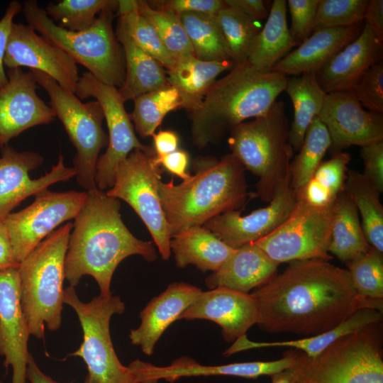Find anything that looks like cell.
Masks as SVG:
<instances>
[{
  "mask_svg": "<svg viewBox=\"0 0 383 383\" xmlns=\"http://www.w3.org/2000/svg\"><path fill=\"white\" fill-rule=\"evenodd\" d=\"M26 378L30 383H60L45 374L39 368L31 355L28 363ZM66 383H74V382L72 381Z\"/></svg>",
  "mask_w": 383,
  "mask_h": 383,
  "instance_id": "obj_55",
  "label": "cell"
},
{
  "mask_svg": "<svg viewBox=\"0 0 383 383\" xmlns=\"http://www.w3.org/2000/svg\"><path fill=\"white\" fill-rule=\"evenodd\" d=\"M234 65L231 60L204 61L195 56L183 58L175 61L167 71L168 83L178 91L182 108L192 113L200 106L217 77Z\"/></svg>",
  "mask_w": 383,
  "mask_h": 383,
  "instance_id": "obj_30",
  "label": "cell"
},
{
  "mask_svg": "<svg viewBox=\"0 0 383 383\" xmlns=\"http://www.w3.org/2000/svg\"><path fill=\"white\" fill-rule=\"evenodd\" d=\"M296 201L295 192L287 186L264 208L243 216L240 211H229L211 218L203 226L231 248L238 249L274 231L289 216Z\"/></svg>",
  "mask_w": 383,
  "mask_h": 383,
  "instance_id": "obj_20",
  "label": "cell"
},
{
  "mask_svg": "<svg viewBox=\"0 0 383 383\" xmlns=\"http://www.w3.org/2000/svg\"><path fill=\"white\" fill-rule=\"evenodd\" d=\"M368 0H319L313 31L362 23Z\"/></svg>",
  "mask_w": 383,
  "mask_h": 383,
  "instance_id": "obj_44",
  "label": "cell"
},
{
  "mask_svg": "<svg viewBox=\"0 0 383 383\" xmlns=\"http://www.w3.org/2000/svg\"><path fill=\"white\" fill-rule=\"evenodd\" d=\"M179 319L213 321L221 326L224 340L231 343L246 335L247 331L257 323L258 313L250 294L218 287L202 292Z\"/></svg>",
  "mask_w": 383,
  "mask_h": 383,
  "instance_id": "obj_22",
  "label": "cell"
},
{
  "mask_svg": "<svg viewBox=\"0 0 383 383\" xmlns=\"http://www.w3.org/2000/svg\"><path fill=\"white\" fill-rule=\"evenodd\" d=\"M73 224L67 222L45 238L20 263L21 302L30 335L44 338L45 326L57 331L64 304L65 260Z\"/></svg>",
  "mask_w": 383,
  "mask_h": 383,
  "instance_id": "obj_6",
  "label": "cell"
},
{
  "mask_svg": "<svg viewBox=\"0 0 383 383\" xmlns=\"http://www.w3.org/2000/svg\"><path fill=\"white\" fill-rule=\"evenodd\" d=\"M43 162V157L35 152H19L8 144L1 147L0 221H4L26 198L76 175L74 167H67L64 157L60 155L57 164L49 172L39 178L31 179L30 172Z\"/></svg>",
  "mask_w": 383,
  "mask_h": 383,
  "instance_id": "obj_15",
  "label": "cell"
},
{
  "mask_svg": "<svg viewBox=\"0 0 383 383\" xmlns=\"http://www.w3.org/2000/svg\"><path fill=\"white\" fill-rule=\"evenodd\" d=\"M287 1L274 0L267 21L253 42L248 61L257 70L269 72L299 45L287 21Z\"/></svg>",
  "mask_w": 383,
  "mask_h": 383,
  "instance_id": "obj_31",
  "label": "cell"
},
{
  "mask_svg": "<svg viewBox=\"0 0 383 383\" xmlns=\"http://www.w3.org/2000/svg\"><path fill=\"white\" fill-rule=\"evenodd\" d=\"M176 265H195L202 272L218 270L234 253L233 249L209 230L193 226L174 234L170 240Z\"/></svg>",
  "mask_w": 383,
  "mask_h": 383,
  "instance_id": "obj_27",
  "label": "cell"
},
{
  "mask_svg": "<svg viewBox=\"0 0 383 383\" xmlns=\"http://www.w3.org/2000/svg\"><path fill=\"white\" fill-rule=\"evenodd\" d=\"M121 203L98 188L87 192L84 203L74 218L65 260V279L77 286L84 275L96 282L101 296H109L113 274L121 261L138 255L157 259L153 243L133 235L120 214Z\"/></svg>",
  "mask_w": 383,
  "mask_h": 383,
  "instance_id": "obj_2",
  "label": "cell"
},
{
  "mask_svg": "<svg viewBox=\"0 0 383 383\" xmlns=\"http://www.w3.org/2000/svg\"><path fill=\"white\" fill-rule=\"evenodd\" d=\"M150 2L148 4L153 8L169 11L177 15L183 13L216 15L226 6L222 0H164Z\"/></svg>",
  "mask_w": 383,
  "mask_h": 383,
  "instance_id": "obj_47",
  "label": "cell"
},
{
  "mask_svg": "<svg viewBox=\"0 0 383 383\" xmlns=\"http://www.w3.org/2000/svg\"><path fill=\"white\" fill-rule=\"evenodd\" d=\"M224 3L227 7L255 21L264 19L268 16L267 7L262 0H224Z\"/></svg>",
  "mask_w": 383,
  "mask_h": 383,
  "instance_id": "obj_51",
  "label": "cell"
},
{
  "mask_svg": "<svg viewBox=\"0 0 383 383\" xmlns=\"http://www.w3.org/2000/svg\"><path fill=\"white\" fill-rule=\"evenodd\" d=\"M194 174L175 184L160 181L158 193L172 236L193 226H201L223 213L238 210L247 199L245 168L231 154L220 160L198 157Z\"/></svg>",
  "mask_w": 383,
  "mask_h": 383,
  "instance_id": "obj_3",
  "label": "cell"
},
{
  "mask_svg": "<svg viewBox=\"0 0 383 383\" xmlns=\"http://www.w3.org/2000/svg\"><path fill=\"white\" fill-rule=\"evenodd\" d=\"M133 101L134 107L129 116L135 131L143 138L152 136L169 112L182 108L178 91L170 84L142 94Z\"/></svg>",
  "mask_w": 383,
  "mask_h": 383,
  "instance_id": "obj_39",
  "label": "cell"
},
{
  "mask_svg": "<svg viewBox=\"0 0 383 383\" xmlns=\"http://www.w3.org/2000/svg\"><path fill=\"white\" fill-rule=\"evenodd\" d=\"M21 11V4L16 0L12 1L9 3L4 15L0 20V88L8 81L4 62L6 49L11 29L13 23V18Z\"/></svg>",
  "mask_w": 383,
  "mask_h": 383,
  "instance_id": "obj_49",
  "label": "cell"
},
{
  "mask_svg": "<svg viewBox=\"0 0 383 383\" xmlns=\"http://www.w3.org/2000/svg\"><path fill=\"white\" fill-rule=\"evenodd\" d=\"M118 8L114 0H62L50 2L45 11L60 27L72 32L89 29L104 11Z\"/></svg>",
  "mask_w": 383,
  "mask_h": 383,
  "instance_id": "obj_41",
  "label": "cell"
},
{
  "mask_svg": "<svg viewBox=\"0 0 383 383\" xmlns=\"http://www.w3.org/2000/svg\"><path fill=\"white\" fill-rule=\"evenodd\" d=\"M75 95L81 100L94 97L102 108L109 131L106 151L99 155L96 168V184L104 191L111 188L119 164L134 150H145L137 138L117 87L103 83L90 72L79 77Z\"/></svg>",
  "mask_w": 383,
  "mask_h": 383,
  "instance_id": "obj_13",
  "label": "cell"
},
{
  "mask_svg": "<svg viewBox=\"0 0 383 383\" xmlns=\"http://www.w3.org/2000/svg\"><path fill=\"white\" fill-rule=\"evenodd\" d=\"M329 133L316 117L309 126L298 154L290 163V187L296 193L310 179L331 146Z\"/></svg>",
  "mask_w": 383,
  "mask_h": 383,
  "instance_id": "obj_38",
  "label": "cell"
},
{
  "mask_svg": "<svg viewBox=\"0 0 383 383\" xmlns=\"http://www.w3.org/2000/svg\"><path fill=\"white\" fill-rule=\"evenodd\" d=\"M102 11L87 30L72 32L57 26L35 0L23 2L22 11L28 24L64 50L76 63L104 84L118 89L125 78L123 48L113 32V12Z\"/></svg>",
  "mask_w": 383,
  "mask_h": 383,
  "instance_id": "obj_7",
  "label": "cell"
},
{
  "mask_svg": "<svg viewBox=\"0 0 383 383\" xmlns=\"http://www.w3.org/2000/svg\"><path fill=\"white\" fill-rule=\"evenodd\" d=\"M250 294L257 309V324L270 333L313 336L360 309L383 311V300L357 294L347 270L317 259L291 262Z\"/></svg>",
  "mask_w": 383,
  "mask_h": 383,
  "instance_id": "obj_1",
  "label": "cell"
},
{
  "mask_svg": "<svg viewBox=\"0 0 383 383\" xmlns=\"http://www.w3.org/2000/svg\"><path fill=\"white\" fill-rule=\"evenodd\" d=\"M363 26L361 23L348 27L316 30L280 60L272 71L286 77L317 72L337 52L354 40Z\"/></svg>",
  "mask_w": 383,
  "mask_h": 383,
  "instance_id": "obj_25",
  "label": "cell"
},
{
  "mask_svg": "<svg viewBox=\"0 0 383 383\" xmlns=\"http://www.w3.org/2000/svg\"><path fill=\"white\" fill-rule=\"evenodd\" d=\"M350 160V154L341 151L322 161L310 179L295 193L296 200L315 207L334 203L343 191Z\"/></svg>",
  "mask_w": 383,
  "mask_h": 383,
  "instance_id": "obj_35",
  "label": "cell"
},
{
  "mask_svg": "<svg viewBox=\"0 0 383 383\" xmlns=\"http://www.w3.org/2000/svg\"><path fill=\"white\" fill-rule=\"evenodd\" d=\"M154 151L156 157H162L178 149L179 137L172 131H160L153 135Z\"/></svg>",
  "mask_w": 383,
  "mask_h": 383,
  "instance_id": "obj_54",
  "label": "cell"
},
{
  "mask_svg": "<svg viewBox=\"0 0 383 383\" xmlns=\"http://www.w3.org/2000/svg\"><path fill=\"white\" fill-rule=\"evenodd\" d=\"M382 322L341 337L310 357L294 350V383H383Z\"/></svg>",
  "mask_w": 383,
  "mask_h": 383,
  "instance_id": "obj_8",
  "label": "cell"
},
{
  "mask_svg": "<svg viewBox=\"0 0 383 383\" xmlns=\"http://www.w3.org/2000/svg\"><path fill=\"white\" fill-rule=\"evenodd\" d=\"M139 13L152 24L162 43L175 61L194 55L179 15L152 7L146 1H137Z\"/></svg>",
  "mask_w": 383,
  "mask_h": 383,
  "instance_id": "obj_40",
  "label": "cell"
},
{
  "mask_svg": "<svg viewBox=\"0 0 383 383\" xmlns=\"http://www.w3.org/2000/svg\"><path fill=\"white\" fill-rule=\"evenodd\" d=\"M319 0H288L287 6L291 16L289 32L298 45L313 31V23Z\"/></svg>",
  "mask_w": 383,
  "mask_h": 383,
  "instance_id": "obj_46",
  "label": "cell"
},
{
  "mask_svg": "<svg viewBox=\"0 0 383 383\" xmlns=\"http://www.w3.org/2000/svg\"><path fill=\"white\" fill-rule=\"evenodd\" d=\"M287 80L279 72L259 71L248 60L235 64L191 113L194 145L204 148L245 120L265 113L284 91Z\"/></svg>",
  "mask_w": 383,
  "mask_h": 383,
  "instance_id": "obj_4",
  "label": "cell"
},
{
  "mask_svg": "<svg viewBox=\"0 0 383 383\" xmlns=\"http://www.w3.org/2000/svg\"><path fill=\"white\" fill-rule=\"evenodd\" d=\"M83 383H96V382L89 374H87Z\"/></svg>",
  "mask_w": 383,
  "mask_h": 383,
  "instance_id": "obj_57",
  "label": "cell"
},
{
  "mask_svg": "<svg viewBox=\"0 0 383 383\" xmlns=\"http://www.w3.org/2000/svg\"><path fill=\"white\" fill-rule=\"evenodd\" d=\"M284 91L294 108L289 141L294 152H298L309 126L321 111L326 93L318 82L316 72L288 77Z\"/></svg>",
  "mask_w": 383,
  "mask_h": 383,
  "instance_id": "obj_32",
  "label": "cell"
},
{
  "mask_svg": "<svg viewBox=\"0 0 383 383\" xmlns=\"http://www.w3.org/2000/svg\"><path fill=\"white\" fill-rule=\"evenodd\" d=\"M115 33L125 60L124 82L118 89L124 102L169 85L160 63L140 48L118 25Z\"/></svg>",
  "mask_w": 383,
  "mask_h": 383,
  "instance_id": "obj_28",
  "label": "cell"
},
{
  "mask_svg": "<svg viewBox=\"0 0 383 383\" xmlns=\"http://www.w3.org/2000/svg\"><path fill=\"white\" fill-rule=\"evenodd\" d=\"M234 64L248 60L259 30L257 22L226 6L216 15Z\"/></svg>",
  "mask_w": 383,
  "mask_h": 383,
  "instance_id": "obj_42",
  "label": "cell"
},
{
  "mask_svg": "<svg viewBox=\"0 0 383 383\" xmlns=\"http://www.w3.org/2000/svg\"><path fill=\"white\" fill-rule=\"evenodd\" d=\"M382 48L383 43L365 23L354 40L316 72L318 82L326 94L350 90L366 70L382 60Z\"/></svg>",
  "mask_w": 383,
  "mask_h": 383,
  "instance_id": "obj_24",
  "label": "cell"
},
{
  "mask_svg": "<svg viewBox=\"0 0 383 383\" xmlns=\"http://www.w3.org/2000/svg\"><path fill=\"white\" fill-rule=\"evenodd\" d=\"M118 25L144 51L167 70L175 60L168 52L152 24L137 9L136 0L118 1Z\"/></svg>",
  "mask_w": 383,
  "mask_h": 383,
  "instance_id": "obj_37",
  "label": "cell"
},
{
  "mask_svg": "<svg viewBox=\"0 0 383 383\" xmlns=\"http://www.w3.org/2000/svg\"><path fill=\"white\" fill-rule=\"evenodd\" d=\"M202 292L199 287L188 283L173 282L169 284L140 312L141 323L129 334L131 343L139 346L144 354L151 355L155 344L165 330L174 321L179 320Z\"/></svg>",
  "mask_w": 383,
  "mask_h": 383,
  "instance_id": "obj_23",
  "label": "cell"
},
{
  "mask_svg": "<svg viewBox=\"0 0 383 383\" xmlns=\"http://www.w3.org/2000/svg\"><path fill=\"white\" fill-rule=\"evenodd\" d=\"M229 133L231 154L258 177L256 188L262 200L270 202L282 188L290 186L294 150L283 101H274L265 113Z\"/></svg>",
  "mask_w": 383,
  "mask_h": 383,
  "instance_id": "obj_5",
  "label": "cell"
},
{
  "mask_svg": "<svg viewBox=\"0 0 383 383\" xmlns=\"http://www.w3.org/2000/svg\"><path fill=\"white\" fill-rule=\"evenodd\" d=\"M37 84L50 97L49 106L62 122L76 149L73 167L77 181L87 191L97 188L95 177L99 152L108 145L102 123L104 115L97 101L83 103L74 93L61 87L47 74L30 70Z\"/></svg>",
  "mask_w": 383,
  "mask_h": 383,
  "instance_id": "obj_9",
  "label": "cell"
},
{
  "mask_svg": "<svg viewBox=\"0 0 383 383\" xmlns=\"http://www.w3.org/2000/svg\"><path fill=\"white\" fill-rule=\"evenodd\" d=\"M360 155L364 163V175L382 193L383 192V140L362 147Z\"/></svg>",
  "mask_w": 383,
  "mask_h": 383,
  "instance_id": "obj_48",
  "label": "cell"
},
{
  "mask_svg": "<svg viewBox=\"0 0 383 383\" xmlns=\"http://www.w3.org/2000/svg\"><path fill=\"white\" fill-rule=\"evenodd\" d=\"M64 304L75 311L83 332V340L71 356L81 357L87 365L88 374L96 383H135L129 367L119 360L110 334V320L114 314L125 311V304L118 296L94 297L82 301L74 287L64 291Z\"/></svg>",
  "mask_w": 383,
  "mask_h": 383,
  "instance_id": "obj_10",
  "label": "cell"
},
{
  "mask_svg": "<svg viewBox=\"0 0 383 383\" xmlns=\"http://www.w3.org/2000/svg\"><path fill=\"white\" fill-rule=\"evenodd\" d=\"M369 245L353 201L343 191L334 203L329 252L343 262L365 254Z\"/></svg>",
  "mask_w": 383,
  "mask_h": 383,
  "instance_id": "obj_33",
  "label": "cell"
},
{
  "mask_svg": "<svg viewBox=\"0 0 383 383\" xmlns=\"http://www.w3.org/2000/svg\"><path fill=\"white\" fill-rule=\"evenodd\" d=\"M334 203L315 207L296 201L287 219L253 243L279 264L313 259L329 261L333 258L328 248Z\"/></svg>",
  "mask_w": 383,
  "mask_h": 383,
  "instance_id": "obj_12",
  "label": "cell"
},
{
  "mask_svg": "<svg viewBox=\"0 0 383 383\" xmlns=\"http://www.w3.org/2000/svg\"><path fill=\"white\" fill-rule=\"evenodd\" d=\"M156 162L163 166L170 173L180 177L182 180L188 179L191 174L187 172L189 165V155L183 150H177L162 157H156Z\"/></svg>",
  "mask_w": 383,
  "mask_h": 383,
  "instance_id": "obj_50",
  "label": "cell"
},
{
  "mask_svg": "<svg viewBox=\"0 0 383 383\" xmlns=\"http://www.w3.org/2000/svg\"><path fill=\"white\" fill-rule=\"evenodd\" d=\"M160 168L154 149L134 150L117 167L113 186L106 195L128 204L149 231L162 258L171 255L172 233L158 193Z\"/></svg>",
  "mask_w": 383,
  "mask_h": 383,
  "instance_id": "obj_11",
  "label": "cell"
},
{
  "mask_svg": "<svg viewBox=\"0 0 383 383\" xmlns=\"http://www.w3.org/2000/svg\"><path fill=\"white\" fill-rule=\"evenodd\" d=\"M343 192L361 216L362 227L369 245L383 253V206L380 192L358 171L348 170Z\"/></svg>",
  "mask_w": 383,
  "mask_h": 383,
  "instance_id": "obj_34",
  "label": "cell"
},
{
  "mask_svg": "<svg viewBox=\"0 0 383 383\" xmlns=\"http://www.w3.org/2000/svg\"><path fill=\"white\" fill-rule=\"evenodd\" d=\"M279 265L255 243H248L236 249L205 282L210 289L221 287L248 294L271 279Z\"/></svg>",
  "mask_w": 383,
  "mask_h": 383,
  "instance_id": "obj_26",
  "label": "cell"
},
{
  "mask_svg": "<svg viewBox=\"0 0 383 383\" xmlns=\"http://www.w3.org/2000/svg\"><path fill=\"white\" fill-rule=\"evenodd\" d=\"M18 267L7 227L4 221H0V270Z\"/></svg>",
  "mask_w": 383,
  "mask_h": 383,
  "instance_id": "obj_53",
  "label": "cell"
},
{
  "mask_svg": "<svg viewBox=\"0 0 383 383\" xmlns=\"http://www.w3.org/2000/svg\"><path fill=\"white\" fill-rule=\"evenodd\" d=\"M382 321V312L370 308L360 309L334 328L316 335L299 340L253 342L248 340L246 335H244L234 341L233 344L223 353V355L227 357L235 353L253 348L287 347L301 351L307 356L313 357L338 338L370 324Z\"/></svg>",
  "mask_w": 383,
  "mask_h": 383,
  "instance_id": "obj_29",
  "label": "cell"
},
{
  "mask_svg": "<svg viewBox=\"0 0 383 383\" xmlns=\"http://www.w3.org/2000/svg\"><path fill=\"white\" fill-rule=\"evenodd\" d=\"M6 75L8 81L0 88V147L23 131L48 124L56 117L52 109L38 95L31 71L9 69Z\"/></svg>",
  "mask_w": 383,
  "mask_h": 383,
  "instance_id": "obj_18",
  "label": "cell"
},
{
  "mask_svg": "<svg viewBox=\"0 0 383 383\" xmlns=\"http://www.w3.org/2000/svg\"><path fill=\"white\" fill-rule=\"evenodd\" d=\"M357 294L365 298L383 300V255L370 247L365 254L345 262Z\"/></svg>",
  "mask_w": 383,
  "mask_h": 383,
  "instance_id": "obj_43",
  "label": "cell"
},
{
  "mask_svg": "<svg viewBox=\"0 0 383 383\" xmlns=\"http://www.w3.org/2000/svg\"><path fill=\"white\" fill-rule=\"evenodd\" d=\"M179 16L197 59L232 61L216 15L183 13Z\"/></svg>",
  "mask_w": 383,
  "mask_h": 383,
  "instance_id": "obj_36",
  "label": "cell"
},
{
  "mask_svg": "<svg viewBox=\"0 0 383 383\" xmlns=\"http://www.w3.org/2000/svg\"><path fill=\"white\" fill-rule=\"evenodd\" d=\"M29 335L18 268L0 270V355L4 357L5 367L12 369L11 383H26Z\"/></svg>",
  "mask_w": 383,
  "mask_h": 383,
  "instance_id": "obj_19",
  "label": "cell"
},
{
  "mask_svg": "<svg viewBox=\"0 0 383 383\" xmlns=\"http://www.w3.org/2000/svg\"><path fill=\"white\" fill-rule=\"evenodd\" d=\"M364 20L370 27L377 38L383 43V1H368Z\"/></svg>",
  "mask_w": 383,
  "mask_h": 383,
  "instance_id": "obj_52",
  "label": "cell"
},
{
  "mask_svg": "<svg viewBox=\"0 0 383 383\" xmlns=\"http://www.w3.org/2000/svg\"><path fill=\"white\" fill-rule=\"evenodd\" d=\"M4 62L8 69L27 67L43 72L73 93L79 78L77 63L28 24L13 22Z\"/></svg>",
  "mask_w": 383,
  "mask_h": 383,
  "instance_id": "obj_16",
  "label": "cell"
},
{
  "mask_svg": "<svg viewBox=\"0 0 383 383\" xmlns=\"http://www.w3.org/2000/svg\"><path fill=\"white\" fill-rule=\"evenodd\" d=\"M293 349L284 353L281 359L273 361L235 362L221 365H202L195 360L182 357L168 366H156L136 360L129 365L135 383H157L164 379L174 382L182 377L205 376H233L256 379L260 376H272L294 366Z\"/></svg>",
  "mask_w": 383,
  "mask_h": 383,
  "instance_id": "obj_21",
  "label": "cell"
},
{
  "mask_svg": "<svg viewBox=\"0 0 383 383\" xmlns=\"http://www.w3.org/2000/svg\"><path fill=\"white\" fill-rule=\"evenodd\" d=\"M296 374V368L294 365L290 368L270 376L272 378L271 383H294Z\"/></svg>",
  "mask_w": 383,
  "mask_h": 383,
  "instance_id": "obj_56",
  "label": "cell"
},
{
  "mask_svg": "<svg viewBox=\"0 0 383 383\" xmlns=\"http://www.w3.org/2000/svg\"><path fill=\"white\" fill-rule=\"evenodd\" d=\"M362 106L383 114V62L373 65L350 89Z\"/></svg>",
  "mask_w": 383,
  "mask_h": 383,
  "instance_id": "obj_45",
  "label": "cell"
},
{
  "mask_svg": "<svg viewBox=\"0 0 383 383\" xmlns=\"http://www.w3.org/2000/svg\"><path fill=\"white\" fill-rule=\"evenodd\" d=\"M34 196L31 204L11 213L4 220L18 263L57 227L74 219L84 203L87 192H56L45 189Z\"/></svg>",
  "mask_w": 383,
  "mask_h": 383,
  "instance_id": "obj_14",
  "label": "cell"
},
{
  "mask_svg": "<svg viewBox=\"0 0 383 383\" xmlns=\"http://www.w3.org/2000/svg\"><path fill=\"white\" fill-rule=\"evenodd\" d=\"M318 118L329 133L332 154L383 140V114L364 109L350 90L327 93Z\"/></svg>",
  "mask_w": 383,
  "mask_h": 383,
  "instance_id": "obj_17",
  "label": "cell"
}]
</instances>
